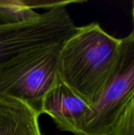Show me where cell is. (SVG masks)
<instances>
[{
    "label": "cell",
    "mask_w": 134,
    "mask_h": 135,
    "mask_svg": "<svg viewBox=\"0 0 134 135\" xmlns=\"http://www.w3.org/2000/svg\"><path fill=\"white\" fill-rule=\"evenodd\" d=\"M110 135H134V93L123 108Z\"/></svg>",
    "instance_id": "ba28073f"
},
{
    "label": "cell",
    "mask_w": 134,
    "mask_h": 135,
    "mask_svg": "<svg viewBox=\"0 0 134 135\" xmlns=\"http://www.w3.org/2000/svg\"><path fill=\"white\" fill-rule=\"evenodd\" d=\"M77 1H42V0H0V25L23 22L37 17L39 13L36 9H48L66 6Z\"/></svg>",
    "instance_id": "52a82bcc"
},
{
    "label": "cell",
    "mask_w": 134,
    "mask_h": 135,
    "mask_svg": "<svg viewBox=\"0 0 134 135\" xmlns=\"http://www.w3.org/2000/svg\"><path fill=\"white\" fill-rule=\"evenodd\" d=\"M121 43L122 39L110 35L98 23L77 27L62 43L58 79L92 107L110 79Z\"/></svg>",
    "instance_id": "6da1fadb"
},
{
    "label": "cell",
    "mask_w": 134,
    "mask_h": 135,
    "mask_svg": "<svg viewBox=\"0 0 134 135\" xmlns=\"http://www.w3.org/2000/svg\"><path fill=\"white\" fill-rule=\"evenodd\" d=\"M40 114L28 104L11 97L0 99V135H42Z\"/></svg>",
    "instance_id": "8992f818"
},
{
    "label": "cell",
    "mask_w": 134,
    "mask_h": 135,
    "mask_svg": "<svg viewBox=\"0 0 134 135\" xmlns=\"http://www.w3.org/2000/svg\"><path fill=\"white\" fill-rule=\"evenodd\" d=\"M77 27L66 6L47 9L23 22L0 25V65L28 49L62 42Z\"/></svg>",
    "instance_id": "277c9868"
},
{
    "label": "cell",
    "mask_w": 134,
    "mask_h": 135,
    "mask_svg": "<svg viewBox=\"0 0 134 135\" xmlns=\"http://www.w3.org/2000/svg\"><path fill=\"white\" fill-rule=\"evenodd\" d=\"M62 42L24 51L0 65V99L21 100L40 115L43 98L58 79L57 64Z\"/></svg>",
    "instance_id": "7a4b0ae2"
},
{
    "label": "cell",
    "mask_w": 134,
    "mask_h": 135,
    "mask_svg": "<svg viewBox=\"0 0 134 135\" xmlns=\"http://www.w3.org/2000/svg\"><path fill=\"white\" fill-rule=\"evenodd\" d=\"M132 12H133V22H134V2H133V10H132Z\"/></svg>",
    "instance_id": "9c48e42d"
},
{
    "label": "cell",
    "mask_w": 134,
    "mask_h": 135,
    "mask_svg": "<svg viewBox=\"0 0 134 135\" xmlns=\"http://www.w3.org/2000/svg\"><path fill=\"white\" fill-rule=\"evenodd\" d=\"M91 106L74 93L58 78L43 98L40 113L47 115L58 128L77 135L82 120Z\"/></svg>",
    "instance_id": "5b68a950"
},
{
    "label": "cell",
    "mask_w": 134,
    "mask_h": 135,
    "mask_svg": "<svg viewBox=\"0 0 134 135\" xmlns=\"http://www.w3.org/2000/svg\"><path fill=\"white\" fill-rule=\"evenodd\" d=\"M134 93V29L122 39L119 53L102 94L81 122L77 135H110Z\"/></svg>",
    "instance_id": "3957f363"
}]
</instances>
